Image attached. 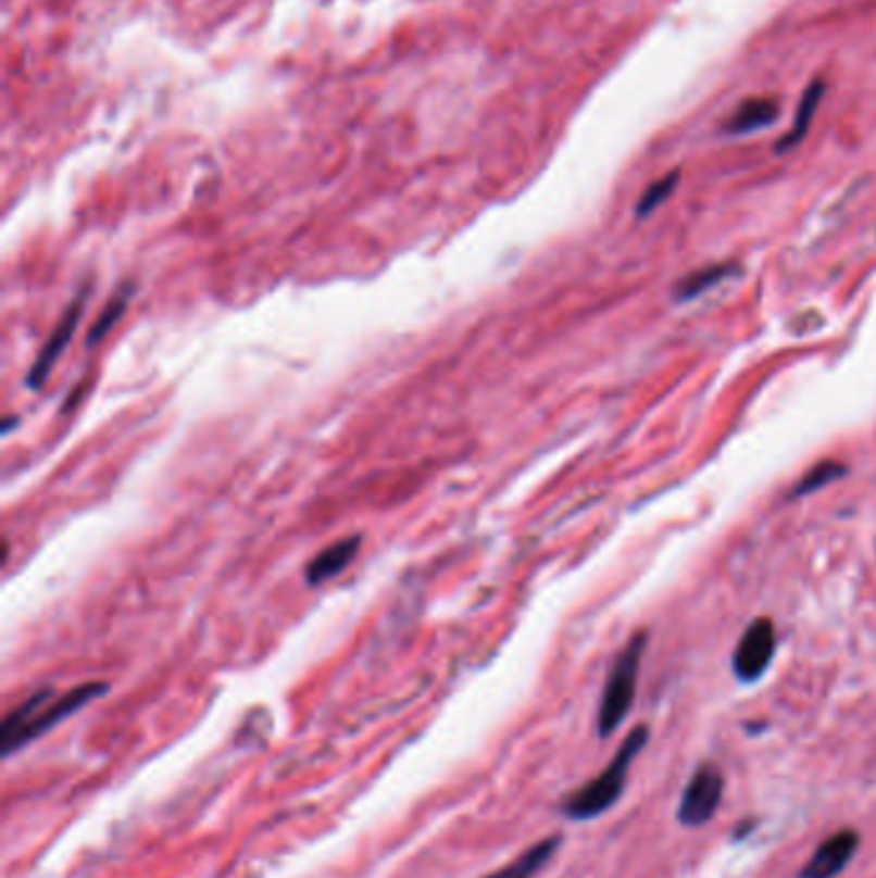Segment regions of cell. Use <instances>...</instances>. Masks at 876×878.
Masks as SVG:
<instances>
[{
	"label": "cell",
	"instance_id": "14",
	"mask_svg": "<svg viewBox=\"0 0 876 878\" xmlns=\"http://www.w3.org/2000/svg\"><path fill=\"white\" fill-rule=\"evenodd\" d=\"M129 299H132V288H124V290H118V293L111 296L109 303H105V309L101 311V316H98V322L88 331V344L90 347L101 342V339L109 335L113 327H116L118 318L124 316L126 306H129Z\"/></svg>",
	"mask_w": 876,
	"mask_h": 878
},
{
	"label": "cell",
	"instance_id": "2",
	"mask_svg": "<svg viewBox=\"0 0 876 878\" xmlns=\"http://www.w3.org/2000/svg\"><path fill=\"white\" fill-rule=\"evenodd\" d=\"M648 745V727H635L625 740L614 757L610 761V766L604 770H599L597 776L591 778L589 783H584L581 789H576L574 794L565 797V802L561 806V812L568 819H576V823H586V819L599 817L606 810H612L617 804V799L622 797L627 786V774H630V766L635 763V757L640 755V750Z\"/></svg>",
	"mask_w": 876,
	"mask_h": 878
},
{
	"label": "cell",
	"instance_id": "12",
	"mask_svg": "<svg viewBox=\"0 0 876 878\" xmlns=\"http://www.w3.org/2000/svg\"><path fill=\"white\" fill-rule=\"evenodd\" d=\"M558 848H561V838H558V835L540 840L537 845L529 848L527 853H522L517 861H512L509 866H504L501 870H497V874H491L486 878H529L546 866L550 858H553V853L558 851Z\"/></svg>",
	"mask_w": 876,
	"mask_h": 878
},
{
	"label": "cell",
	"instance_id": "15",
	"mask_svg": "<svg viewBox=\"0 0 876 878\" xmlns=\"http://www.w3.org/2000/svg\"><path fill=\"white\" fill-rule=\"evenodd\" d=\"M678 178H681V175H678V170H671L668 175H663L661 180H655L653 186H648L646 193H642L640 201H638V216L653 214V211L659 209L661 203H666L671 198V193H674L676 186H678Z\"/></svg>",
	"mask_w": 876,
	"mask_h": 878
},
{
	"label": "cell",
	"instance_id": "5",
	"mask_svg": "<svg viewBox=\"0 0 876 878\" xmlns=\"http://www.w3.org/2000/svg\"><path fill=\"white\" fill-rule=\"evenodd\" d=\"M776 653V627L772 619L761 617L746 629L733 653V670L743 683L759 681Z\"/></svg>",
	"mask_w": 876,
	"mask_h": 878
},
{
	"label": "cell",
	"instance_id": "6",
	"mask_svg": "<svg viewBox=\"0 0 876 878\" xmlns=\"http://www.w3.org/2000/svg\"><path fill=\"white\" fill-rule=\"evenodd\" d=\"M83 309H85V299H80V296H77V299L65 309V314L60 316V322L54 324L52 335H49L45 347H41V350H39L37 360H34L32 371H28V378H26L28 386H32V388H41V386L47 384L49 373L54 371L57 360L62 358V352L67 350L70 339H73V335H75L77 322H80Z\"/></svg>",
	"mask_w": 876,
	"mask_h": 878
},
{
	"label": "cell",
	"instance_id": "4",
	"mask_svg": "<svg viewBox=\"0 0 876 878\" xmlns=\"http://www.w3.org/2000/svg\"><path fill=\"white\" fill-rule=\"evenodd\" d=\"M725 776L715 763H704L691 774L689 783L684 786L681 802H678V823L684 827H704L715 819L723 804Z\"/></svg>",
	"mask_w": 876,
	"mask_h": 878
},
{
	"label": "cell",
	"instance_id": "7",
	"mask_svg": "<svg viewBox=\"0 0 876 878\" xmlns=\"http://www.w3.org/2000/svg\"><path fill=\"white\" fill-rule=\"evenodd\" d=\"M859 832L856 830H838L830 838H825L823 845L812 853L808 866L802 868L800 878H836L848 868L853 855L859 851Z\"/></svg>",
	"mask_w": 876,
	"mask_h": 878
},
{
	"label": "cell",
	"instance_id": "11",
	"mask_svg": "<svg viewBox=\"0 0 876 878\" xmlns=\"http://www.w3.org/2000/svg\"><path fill=\"white\" fill-rule=\"evenodd\" d=\"M738 273V265L735 262H717V265H706L702 271L689 273L678 286L674 288V299L676 301H691L699 299V296L706 293L710 288H715L717 283H723L730 278V275Z\"/></svg>",
	"mask_w": 876,
	"mask_h": 878
},
{
	"label": "cell",
	"instance_id": "10",
	"mask_svg": "<svg viewBox=\"0 0 876 878\" xmlns=\"http://www.w3.org/2000/svg\"><path fill=\"white\" fill-rule=\"evenodd\" d=\"M358 552H360V537H348V540L335 542L331 548L322 550L320 555L309 563L306 580L311 586H320L324 580L339 576V573L355 561Z\"/></svg>",
	"mask_w": 876,
	"mask_h": 878
},
{
	"label": "cell",
	"instance_id": "3",
	"mask_svg": "<svg viewBox=\"0 0 876 878\" xmlns=\"http://www.w3.org/2000/svg\"><path fill=\"white\" fill-rule=\"evenodd\" d=\"M646 635H635L612 665V673L606 678L602 693V704H599V738H610L612 732H617L620 725L633 710L635 693H638L640 661L642 653H646Z\"/></svg>",
	"mask_w": 876,
	"mask_h": 878
},
{
	"label": "cell",
	"instance_id": "1",
	"mask_svg": "<svg viewBox=\"0 0 876 878\" xmlns=\"http://www.w3.org/2000/svg\"><path fill=\"white\" fill-rule=\"evenodd\" d=\"M105 691H109L105 683H80L62 693V697H54L49 689L37 691L3 719V727H0V753H3V757H11L16 750L26 748L28 742L41 738L49 729L60 725L62 719H67L70 714L83 710L93 699L103 697Z\"/></svg>",
	"mask_w": 876,
	"mask_h": 878
},
{
	"label": "cell",
	"instance_id": "8",
	"mask_svg": "<svg viewBox=\"0 0 876 878\" xmlns=\"http://www.w3.org/2000/svg\"><path fill=\"white\" fill-rule=\"evenodd\" d=\"M779 113H781V105L772 96L746 98V101L740 103L738 109L730 113V118L725 122V131L751 134V131L766 129V126H772L776 118H779Z\"/></svg>",
	"mask_w": 876,
	"mask_h": 878
},
{
	"label": "cell",
	"instance_id": "13",
	"mask_svg": "<svg viewBox=\"0 0 876 878\" xmlns=\"http://www.w3.org/2000/svg\"><path fill=\"white\" fill-rule=\"evenodd\" d=\"M846 473H848V467L843 463H838V460H825V463H817L815 467H812L810 473H804L800 484H797L794 491H791V496H794V499H802V496L815 493V491H819V488L836 484V480L843 478Z\"/></svg>",
	"mask_w": 876,
	"mask_h": 878
},
{
	"label": "cell",
	"instance_id": "9",
	"mask_svg": "<svg viewBox=\"0 0 876 878\" xmlns=\"http://www.w3.org/2000/svg\"><path fill=\"white\" fill-rule=\"evenodd\" d=\"M823 96H825V83L817 77V80H812L808 88H804L800 103H797L791 129L784 134L779 141H776V152L781 154V152L794 150V147L800 145L804 137H808L812 129V122H815V116H817V109H819V101H823Z\"/></svg>",
	"mask_w": 876,
	"mask_h": 878
}]
</instances>
